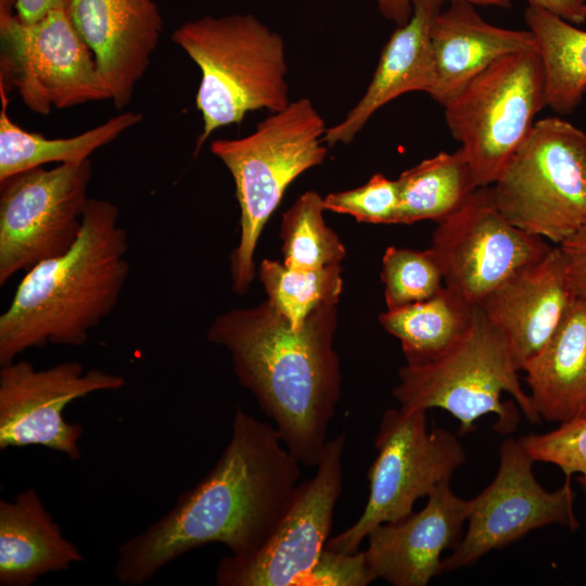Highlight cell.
I'll use <instances>...</instances> for the list:
<instances>
[{"label": "cell", "mask_w": 586, "mask_h": 586, "mask_svg": "<svg viewBox=\"0 0 586 586\" xmlns=\"http://www.w3.org/2000/svg\"><path fill=\"white\" fill-rule=\"evenodd\" d=\"M377 457L368 471L369 496L358 520L326 548L353 553L379 524L412 513L417 499L450 481L466 461L458 437L444 429L428 430L426 411L387 409L375 436Z\"/></svg>", "instance_id": "9c48e42d"}, {"label": "cell", "mask_w": 586, "mask_h": 586, "mask_svg": "<svg viewBox=\"0 0 586 586\" xmlns=\"http://www.w3.org/2000/svg\"><path fill=\"white\" fill-rule=\"evenodd\" d=\"M527 5L546 10L578 25L586 21L585 0H526Z\"/></svg>", "instance_id": "e575fe53"}, {"label": "cell", "mask_w": 586, "mask_h": 586, "mask_svg": "<svg viewBox=\"0 0 586 586\" xmlns=\"http://www.w3.org/2000/svg\"><path fill=\"white\" fill-rule=\"evenodd\" d=\"M558 246L576 297L586 300V224Z\"/></svg>", "instance_id": "d6a6232c"}, {"label": "cell", "mask_w": 586, "mask_h": 586, "mask_svg": "<svg viewBox=\"0 0 586 586\" xmlns=\"http://www.w3.org/2000/svg\"><path fill=\"white\" fill-rule=\"evenodd\" d=\"M540 417L563 423L586 416V300L577 297L548 343L523 367Z\"/></svg>", "instance_id": "7402d4cb"}, {"label": "cell", "mask_w": 586, "mask_h": 586, "mask_svg": "<svg viewBox=\"0 0 586 586\" xmlns=\"http://www.w3.org/2000/svg\"><path fill=\"white\" fill-rule=\"evenodd\" d=\"M519 371L505 339L476 305L468 330L447 352L426 364H406L399 369L393 395L405 411H448L463 433L481 417L495 413L494 428L506 434L517 428L519 412L513 403L501 400L504 392L531 422L542 420L520 383Z\"/></svg>", "instance_id": "8992f818"}, {"label": "cell", "mask_w": 586, "mask_h": 586, "mask_svg": "<svg viewBox=\"0 0 586 586\" xmlns=\"http://www.w3.org/2000/svg\"><path fill=\"white\" fill-rule=\"evenodd\" d=\"M534 462L520 438L502 441L497 474L472 498L467 532L443 560L444 572L471 565L539 527L559 524L575 531L579 526L572 476L565 475L561 487L548 492L534 476Z\"/></svg>", "instance_id": "5bb4252c"}, {"label": "cell", "mask_w": 586, "mask_h": 586, "mask_svg": "<svg viewBox=\"0 0 586 586\" xmlns=\"http://www.w3.org/2000/svg\"><path fill=\"white\" fill-rule=\"evenodd\" d=\"M475 5L509 8L512 0H467ZM380 13L396 26L405 25L412 14V0H374Z\"/></svg>", "instance_id": "836d02e7"}, {"label": "cell", "mask_w": 586, "mask_h": 586, "mask_svg": "<svg viewBox=\"0 0 586 586\" xmlns=\"http://www.w3.org/2000/svg\"><path fill=\"white\" fill-rule=\"evenodd\" d=\"M491 190L514 226L560 244L586 224V132L561 117L538 119Z\"/></svg>", "instance_id": "52a82bcc"}, {"label": "cell", "mask_w": 586, "mask_h": 586, "mask_svg": "<svg viewBox=\"0 0 586 586\" xmlns=\"http://www.w3.org/2000/svg\"><path fill=\"white\" fill-rule=\"evenodd\" d=\"M327 128L314 103L300 98L270 113L252 133L211 143V152L233 178L240 207V238L230 256L232 289L237 294H245L252 284L257 242L286 188L324 161Z\"/></svg>", "instance_id": "5b68a950"}, {"label": "cell", "mask_w": 586, "mask_h": 586, "mask_svg": "<svg viewBox=\"0 0 586 586\" xmlns=\"http://www.w3.org/2000/svg\"><path fill=\"white\" fill-rule=\"evenodd\" d=\"M336 326L337 304L318 308L294 328L266 298L220 314L206 332L208 342L228 352L240 385L307 467L319 460L341 396Z\"/></svg>", "instance_id": "7a4b0ae2"}, {"label": "cell", "mask_w": 586, "mask_h": 586, "mask_svg": "<svg viewBox=\"0 0 586 586\" xmlns=\"http://www.w3.org/2000/svg\"><path fill=\"white\" fill-rule=\"evenodd\" d=\"M445 1L412 0L411 17L396 26L384 44L364 95L340 123L327 128L323 140L329 146L353 141L377 111L402 94L431 93L435 63L430 28Z\"/></svg>", "instance_id": "d6986e66"}, {"label": "cell", "mask_w": 586, "mask_h": 586, "mask_svg": "<svg viewBox=\"0 0 586 586\" xmlns=\"http://www.w3.org/2000/svg\"><path fill=\"white\" fill-rule=\"evenodd\" d=\"M171 40L201 71L195 105L203 128L196 153L217 129L240 124L250 112L275 113L291 102L284 39L253 14L189 21Z\"/></svg>", "instance_id": "277c9868"}, {"label": "cell", "mask_w": 586, "mask_h": 586, "mask_svg": "<svg viewBox=\"0 0 586 586\" xmlns=\"http://www.w3.org/2000/svg\"><path fill=\"white\" fill-rule=\"evenodd\" d=\"M396 180L399 189L397 225L438 221L479 188L462 148L425 158L404 170Z\"/></svg>", "instance_id": "484cf974"}, {"label": "cell", "mask_w": 586, "mask_h": 586, "mask_svg": "<svg viewBox=\"0 0 586 586\" xmlns=\"http://www.w3.org/2000/svg\"><path fill=\"white\" fill-rule=\"evenodd\" d=\"M546 106L536 49L497 59L443 106L447 128L461 143L477 187L495 182Z\"/></svg>", "instance_id": "ba28073f"}, {"label": "cell", "mask_w": 586, "mask_h": 586, "mask_svg": "<svg viewBox=\"0 0 586 586\" xmlns=\"http://www.w3.org/2000/svg\"><path fill=\"white\" fill-rule=\"evenodd\" d=\"M373 581L364 550L342 553L324 548L302 586H366Z\"/></svg>", "instance_id": "1f68e13d"}, {"label": "cell", "mask_w": 586, "mask_h": 586, "mask_svg": "<svg viewBox=\"0 0 586 586\" xmlns=\"http://www.w3.org/2000/svg\"><path fill=\"white\" fill-rule=\"evenodd\" d=\"M345 445V433L327 441L314 476L298 484L269 538L247 557H222L216 585L302 586L329 539L342 492Z\"/></svg>", "instance_id": "7c38bea8"}, {"label": "cell", "mask_w": 586, "mask_h": 586, "mask_svg": "<svg viewBox=\"0 0 586 586\" xmlns=\"http://www.w3.org/2000/svg\"><path fill=\"white\" fill-rule=\"evenodd\" d=\"M69 0H14V10L25 23H34L48 12L67 5Z\"/></svg>", "instance_id": "d590c367"}, {"label": "cell", "mask_w": 586, "mask_h": 586, "mask_svg": "<svg viewBox=\"0 0 586 586\" xmlns=\"http://www.w3.org/2000/svg\"><path fill=\"white\" fill-rule=\"evenodd\" d=\"M128 249L118 206L89 198L76 243L30 268L0 316V366L48 344L85 345L118 304L129 273Z\"/></svg>", "instance_id": "3957f363"}, {"label": "cell", "mask_w": 586, "mask_h": 586, "mask_svg": "<svg viewBox=\"0 0 586 586\" xmlns=\"http://www.w3.org/2000/svg\"><path fill=\"white\" fill-rule=\"evenodd\" d=\"M475 306L444 285L425 301L386 309L379 322L399 340L406 364L423 365L443 355L463 335Z\"/></svg>", "instance_id": "cb8c5ba5"}, {"label": "cell", "mask_w": 586, "mask_h": 586, "mask_svg": "<svg viewBox=\"0 0 586 586\" xmlns=\"http://www.w3.org/2000/svg\"><path fill=\"white\" fill-rule=\"evenodd\" d=\"M91 176L86 160L31 168L0 181V285L72 249L81 231Z\"/></svg>", "instance_id": "8fae6325"}, {"label": "cell", "mask_w": 586, "mask_h": 586, "mask_svg": "<svg viewBox=\"0 0 586 586\" xmlns=\"http://www.w3.org/2000/svg\"><path fill=\"white\" fill-rule=\"evenodd\" d=\"M430 40L435 84L429 94L444 106L474 76L497 59L536 49L528 29H508L486 22L467 0H450L433 18Z\"/></svg>", "instance_id": "ffe728a7"}, {"label": "cell", "mask_w": 586, "mask_h": 586, "mask_svg": "<svg viewBox=\"0 0 586 586\" xmlns=\"http://www.w3.org/2000/svg\"><path fill=\"white\" fill-rule=\"evenodd\" d=\"M326 211L345 214L367 224H397L399 189L396 179L373 175L365 184L323 198Z\"/></svg>", "instance_id": "4dcf8cb0"}, {"label": "cell", "mask_w": 586, "mask_h": 586, "mask_svg": "<svg viewBox=\"0 0 586 586\" xmlns=\"http://www.w3.org/2000/svg\"><path fill=\"white\" fill-rule=\"evenodd\" d=\"M423 509L373 527L364 550L374 581L394 586H426L443 571L442 553L455 548L472 508V499L459 498L450 481L436 485Z\"/></svg>", "instance_id": "2e32d148"}, {"label": "cell", "mask_w": 586, "mask_h": 586, "mask_svg": "<svg viewBox=\"0 0 586 586\" xmlns=\"http://www.w3.org/2000/svg\"><path fill=\"white\" fill-rule=\"evenodd\" d=\"M551 247L500 212L491 186L476 188L456 211L438 220L430 246L445 285L471 305H480L494 289Z\"/></svg>", "instance_id": "4fadbf2b"}, {"label": "cell", "mask_w": 586, "mask_h": 586, "mask_svg": "<svg viewBox=\"0 0 586 586\" xmlns=\"http://www.w3.org/2000/svg\"><path fill=\"white\" fill-rule=\"evenodd\" d=\"M524 21L542 59L547 106L559 115L571 114L586 93V30L532 5Z\"/></svg>", "instance_id": "d4e9b609"}, {"label": "cell", "mask_w": 586, "mask_h": 586, "mask_svg": "<svg viewBox=\"0 0 586 586\" xmlns=\"http://www.w3.org/2000/svg\"><path fill=\"white\" fill-rule=\"evenodd\" d=\"M14 0H0L5 69L24 104L47 115L91 101L111 100L94 55L75 28L67 5L34 23L13 13Z\"/></svg>", "instance_id": "30bf717a"}, {"label": "cell", "mask_w": 586, "mask_h": 586, "mask_svg": "<svg viewBox=\"0 0 586 586\" xmlns=\"http://www.w3.org/2000/svg\"><path fill=\"white\" fill-rule=\"evenodd\" d=\"M576 298L557 245L509 277L479 306L522 370L548 343Z\"/></svg>", "instance_id": "e0dca14e"}, {"label": "cell", "mask_w": 586, "mask_h": 586, "mask_svg": "<svg viewBox=\"0 0 586 586\" xmlns=\"http://www.w3.org/2000/svg\"><path fill=\"white\" fill-rule=\"evenodd\" d=\"M72 22L92 51L115 107L127 106L163 31L153 0H69Z\"/></svg>", "instance_id": "ac0fdd59"}, {"label": "cell", "mask_w": 586, "mask_h": 586, "mask_svg": "<svg viewBox=\"0 0 586 586\" xmlns=\"http://www.w3.org/2000/svg\"><path fill=\"white\" fill-rule=\"evenodd\" d=\"M301 462L273 424L238 407L228 444L214 467L174 507L117 549V583L139 586L184 553L218 543L230 555L257 551L288 510Z\"/></svg>", "instance_id": "6da1fadb"}, {"label": "cell", "mask_w": 586, "mask_h": 586, "mask_svg": "<svg viewBox=\"0 0 586 586\" xmlns=\"http://www.w3.org/2000/svg\"><path fill=\"white\" fill-rule=\"evenodd\" d=\"M0 181L48 163H80L142 120V114L124 112L105 123L68 138L49 139L16 125L8 114V97L0 82Z\"/></svg>", "instance_id": "603a6c76"}, {"label": "cell", "mask_w": 586, "mask_h": 586, "mask_svg": "<svg viewBox=\"0 0 586 586\" xmlns=\"http://www.w3.org/2000/svg\"><path fill=\"white\" fill-rule=\"evenodd\" d=\"M534 461L559 467L564 475L577 474L586 497V416L559 423L552 431L520 437Z\"/></svg>", "instance_id": "f546056e"}, {"label": "cell", "mask_w": 586, "mask_h": 586, "mask_svg": "<svg viewBox=\"0 0 586 586\" xmlns=\"http://www.w3.org/2000/svg\"><path fill=\"white\" fill-rule=\"evenodd\" d=\"M584 9H585V13H586V0H585V3H584Z\"/></svg>", "instance_id": "8d00e7d4"}, {"label": "cell", "mask_w": 586, "mask_h": 586, "mask_svg": "<svg viewBox=\"0 0 586 586\" xmlns=\"http://www.w3.org/2000/svg\"><path fill=\"white\" fill-rule=\"evenodd\" d=\"M258 278L267 300L294 327H302L318 308L337 304L342 290V266L294 269L283 263L263 259Z\"/></svg>", "instance_id": "4316f807"}, {"label": "cell", "mask_w": 586, "mask_h": 586, "mask_svg": "<svg viewBox=\"0 0 586 586\" xmlns=\"http://www.w3.org/2000/svg\"><path fill=\"white\" fill-rule=\"evenodd\" d=\"M124 377L86 369L78 361H63L37 370L27 360L0 368V449L42 446L69 460L80 458V423L65 420L72 402L89 394L118 391Z\"/></svg>", "instance_id": "9a60e30c"}, {"label": "cell", "mask_w": 586, "mask_h": 586, "mask_svg": "<svg viewBox=\"0 0 586 586\" xmlns=\"http://www.w3.org/2000/svg\"><path fill=\"white\" fill-rule=\"evenodd\" d=\"M323 198L306 191L284 212L280 226L283 264L294 269H322L341 265L346 250L327 226Z\"/></svg>", "instance_id": "83f0119b"}, {"label": "cell", "mask_w": 586, "mask_h": 586, "mask_svg": "<svg viewBox=\"0 0 586 586\" xmlns=\"http://www.w3.org/2000/svg\"><path fill=\"white\" fill-rule=\"evenodd\" d=\"M381 280L386 309L425 301L445 285L442 268L430 247L424 251L387 247L382 258Z\"/></svg>", "instance_id": "f1b7e54d"}, {"label": "cell", "mask_w": 586, "mask_h": 586, "mask_svg": "<svg viewBox=\"0 0 586 586\" xmlns=\"http://www.w3.org/2000/svg\"><path fill=\"white\" fill-rule=\"evenodd\" d=\"M84 560L34 488L0 500V585L30 586Z\"/></svg>", "instance_id": "44dd1931"}]
</instances>
